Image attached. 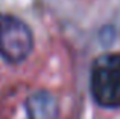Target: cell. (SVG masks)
<instances>
[{"label":"cell","mask_w":120,"mask_h":119,"mask_svg":"<svg viewBox=\"0 0 120 119\" xmlns=\"http://www.w3.org/2000/svg\"><path fill=\"white\" fill-rule=\"evenodd\" d=\"M90 90L99 105L106 108L120 107V54H105L94 60Z\"/></svg>","instance_id":"1"},{"label":"cell","mask_w":120,"mask_h":119,"mask_svg":"<svg viewBox=\"0 0 120 119\" xmlns=\"http://www.w3.org/2000/svg\"><path fill=\"white\" fill-rule=\"evenodd\" d=\"M34 49V35L26 23L14 15H0V55L8 63L24 61Z\"/></svg>","instance_id":"2"},{"label":"cell","mask_w":120,"mask_h":119,"mask_svg":"<svg viewBox=\"0 0 120 119\" xmlns=\"http://www.w3.org/2000/svg\"><path fill=\"white\" fill-rule=\"evenodd\" d=\"M27 119H59L58 99L47 90H38L26 99Z\"/></svg>","instance_id":"3"}]
</instances>
